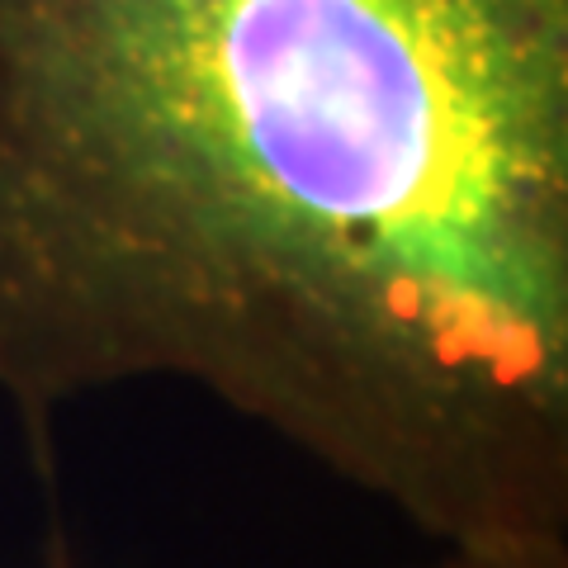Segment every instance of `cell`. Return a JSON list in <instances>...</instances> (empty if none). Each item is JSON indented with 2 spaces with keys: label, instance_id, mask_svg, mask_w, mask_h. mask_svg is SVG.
I'll return each mask as SVG.
<instances>
[{
  "label": "cell",
  "instance_id": "7a4b0ae2",
  "mask_svg": "<svg viewBox=\"0 0 568 568\" xmlns=\"http://www.w3.org/2000/svg\"><path fill=\"white\" fill-rule=\"evenodd\" d=\"M422 568H568V531H498L441 541Z\"/></svg>",
  "mask_w": 568,
  "mask_h": 568
},
{
  "label": "cell",
  "instance_id": "6da1fadb",
  "mask_svg": "<svg viewBox=\"0 0 568 568\" xmlns=\"http://www.w3.org/2000/svg\"><path fill=\"white\" fill-rule=\"evenodd\" d=\"M143 379L568 531V0H0V394Z\"/></svg>",
  "mask_w": 568,
  "mask_h": 568
}]
</instances>
